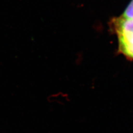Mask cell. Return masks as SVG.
I'll return each mask as SVG.
<instances>
[{
    "label": "cell",
    "mask_w": 133,
    "mask_h": 133,
    "mask_svg": "<svg viewBox=\"0 0 133 133\" xmlns=\"http://www.w3.org/2000/svg\"><path fill=\"white\" fill-rule=\"evenodd\" d=\"M110 26L117 37L120 53L133 60V0L121 15L111 19Z\"/></svg>",
    "instance_id": "6da1fadb"
}]
</instances>
